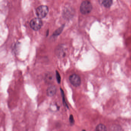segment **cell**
<instances>
[{
    "mask_svg": "<svg viewBox=\"0 0 131 131\" xmlns=\"http://www.w3.org/2000/svg\"><path fill=\"white\" fill-rule=\"evenodd\" d=\"M82 131H86L85 130H83Z\"/></svg>",
    "mask_w": 131,
    "mask_h": 131,
    "instance_id": "obj_13",
    "label": "cell"
},
{
    "mask_svg": "<svg viewBox=\"0 0 131 131\" xmlns=\"http://www.w3.org/2000/svg\"><path fill=\"white\" fill-rule=\"evenodd\" d=\"M69 122H70L71 125H73L74 124L75 121H74L73 116L72 115H70V117H69Z\"/></svg>",
    "mask_w": 131,
    "mask_h": 131,
    "instance_id": "obj_11",
    "label": "cell"
},
{
    "mask_svg": "<svg viewBox=\"0 0 131 131\" xmlns=\"http://www.w3.org/2000/svg\"><path fill=\"white\" fill-rule=\"evenodd\" d=\"M49 12V8L44 5H42L38 7L36 10V13L39 18L45 17L47 14Z\"/></svg>",
    "mask_w": 131,
    "mask_h": 131,
    "instance_id": "obj_2",
    "label": "cell"
},
{
    "mask_svg": "<svg viewBox=\"0 0 131 131\" xmlns=\"http://www.w3.org/2000/svg\"><path fill=\"white\" fill-rule=\"evenodd\" d=\"M92 9V5L88 1H83L80 5V11L83 14H87L90 13Z\"/></svg>",
    "mask_w": 131,
    "mask_h": 131,
    "instance_id": "obj_1",
    "label": "cell"
},
{
    "mask_svg": "<svg viewBox=\"0 0 131 131\" xmlns=\"http://www.w3.org/2000/svg\"><path fill=\"white\" fill-rule=\"evenodd\" d=\"M42 22L41 18H33L30 21V27L34 30H39L42 26Z\"/></svg>",
    "mask_w": 131,
    "mask_h": 131,
    "instance_id": "obj_3",
    "label": "cell"
},
{
    "mask_svg": "<svg viewBox=\"0 0 131 131\" xmlns=\"http://www.w3.org/2000/svg\"><path fill=\"white\" fill-rule=\"evenodd\" d=\"M44 80L46 83L48 84H51L54 81V75L52 73H48L45 74Z\"/></svg>",
    "mask_w": 131,
    "mask_h": 131,
    "instance_id": "obj_5",
    "label": "cell"
},
{
    "mask_svg": "<svg viewBox=\"0 0 131 131\" xmlns=\"http://www.w3.org/2000/svg\"><path fill=\"white\" fill-rule=\"evenodd\" d=\"M56 53L58 56L60 57L64 56L66 53L65 48L62 46L58 47V49H57Z\"/></svg>",
    "mask_w": 131,
    "mask_h": 131,
    "instance_id": "obj_7",
    "label": "cell"
},
{
    "mask_svg": "<svg viewBox=\"0 0 131 131\" xmlns=\"http://www.w3.org/2000/svg\"><path fill=\"white\" fill-rule=\"evenodd\" d=\"M69 80L73 86L79 87L81 84V79L78 75L76 74L71 75L69 77Z\"/></svg>",
    "mask_w": 131,
    "mask_h": 131,
    "instance_id": "obj_4",
    "label": "cell"
},
{
    "mask_svg": "<svg viewBox=\"0 0 131 131\" xmlns=\"http://www.w3.org/2000/svg\"><path fill=\"white\" fill-rule=\"evenodd\" d=\"M113 1L111 0H106L102 1V4L106 8H109L112 5Z\"/></svg>",
    "mask_w": 131,
    "mask_h": 131,
    "instance_id": "obj_8",
    "label": "cell"
},
{
    "mask_svg": "<svg viewBox=\"0 0 131 131\" xmlns=\"http://www.w3.org/2000/svg\"><path fill=\"white\" fill-rule=\"evenodd\" d=\"M57 92V88L54 85H51L48 88L47 90V93L48 96L52 97L55 95Z\"/></svg>",
    "mask_w": 131,
    "mask_h": 131,
    "instance_id": "obj_6",
    "label": "cell"
},
{
    "mask_svg": "<svg viewBox=\"0 0 131 131\" xmlns=\"http://www.w3.org/2000/svg\"><path fill=\"white\" fill-rule=\"evenodd\" d=\"M61 93L62 97V100H63V103H64V105L65 106H66L67 108H68V106L67 104L66 103V100H65V97L64 93V91H63V90L61 88Z\"/></svg>",
    "mask_w": 131,
    "mask_h": 131,
    "instance_id": "obj_10",
    "label": "cell"
},
{
    "mask_svg": "<svg viewBox=\"0 0 131 131\" xmlns=\"http://www.w3.org/2000/svg\"><path fill=\"white\" fill-rule=\"evenodd\" d=\"M96 131H106V127L104 125L99 124L96 127Z\"/></svg>",
    "mask_w": 131,
    "mask_h": 131,
    "instance_id": "obj_9",
    "label": "cell"
},
{
    "mask_svg": "<svg viewBox=\"0 0 131 131\" xmlns=\"http://www.w3.org/2000/svg\"><path fill=\"white\" fill-rule=\"evenodd\" d=\"M56 76L57 80V82H58V83H60L61 82V76L60 75L59 73L57 71H56Z\"/></svg>",
    "mask_w": 131,
    "mask_h": 131,
    "instance_id": "obj_12",
    "label": "cell"
}]
</instances>
